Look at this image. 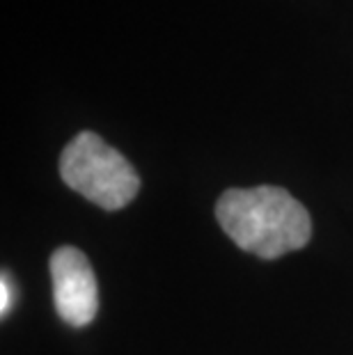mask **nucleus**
<instances>
[{
	"mask_svg": "<svg viewBox=\"0 0 353 355\" xmlns=\"http://www.w3.org/2000/svg\"><path fill=\"white\" fill-rule=\"evenodd\" d=\"M0 291H3V300H0V312L3 316H7V312L12 309L14 305V284L7 273H3V282H0Z\"/></svg>",
	"mask_w": 353,
	"mask_h": 355,
	"instance_id": "nucleus-4",
	"label": "nucleus"
},
{
	"mask_svg": "<svg viewBox=\"0 0 353 355\" xmlns=\"http://www.w3.org/2000/svg\"><path fill=\"white\" fill-rule=\"evenodd\" d=\"M223 232L246 252L261 259L300 250L312 234L307 209L284 188H230L216 204Z\"/></svg>",
	"mask_w": 353,
	"mask_h": 355,
	"instance_id": "nucleus-1",
	"label": "nucleus"
},
{
	"mask_svg": "<svg viewBox=\"0 0 353 355\" xmlns=\"http://www.w3.org/2000/svg\"><path fill=\"white\" fill-rule=\"evenodd\" d=\"M53 300L60 319L74 328L92 323L99 309V289L89 259L71 245H62L51 254Z\"/></svg>",
	"mask_w": 353,
	"mask_h": 355,
	"instance_id": "nucleus-3",
	"label": "nucleus"
},
{
	"mask_svg": "<svg viewBox=\"0 0 353 355\" xmlns=\"http://www.w3.org/2000/svg\"><path fill=\"white\" fill-rule=\"evenodd\" d=\"M60 177L71 191L106 211L126 207L140 191V177L133 165L92 131L78 133L64 147Z\"/></svg>",
	"mask_w": 353,
	"mask_h": 355,
	"instance_id": "nucleus-2",
	"label": "nucleus"
}]
</instances>
